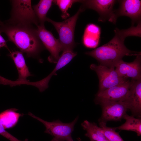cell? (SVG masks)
<instances>
[{
	"label": "cell",
	"mask_w": 141,
	"mask_h": 141,
	"mask_svg": "<svg viewBox=\"0 0 141 141\" xmlns=\"http://www.w3.org/2000/svg\"><path fill=\"white\" fill-rule=\"evenodd\" d=\"M131 81L127 80L124 83L98 92L95 96V103L101 101H127L130 92Z\"/></svg>",
	"instance_id": "cell-10"
},
{
	"label": "cell",
	"mask_w": 141,
	"mask_h": 141,
	"mask_svg": "<svg viewBox=\"0 0 141 141\" xmlns=\"http://www.w3.org/2000/svg\"><path fill=\"white\" fill-rule=\"evenodd\" d=\"M102 108V114L99 122L107 124L109 121H121L128 110V103L125 101H101L95 103Z\"/></svg>",
	"instance_id": "cell-7"
},
{
	"label": "cell",
	"mask_w": 141,
	"mask_h": 141,
	"mask_svg": "<svg viewBox=\"0 0 141 141\" xmlns=\"http://www.w3.org/2000/svg\"><path fill=\"white\" fill-rule=\"evenodd\" d=\"M101 28L96 24L89 23L86 26L82 38V42L85 47L95 48L100 42Z\"/></svg>",
	"instance_id": "cell-15"
},
{
	"label": "cell",
	"mask_w": 141,
	"mask_h": 141,
	"mask_svg": "<svg viewBox=\"0 0 141 141\" xmlns=\"http://www.w3.org/2000/svg\"><path fill=\"white\" fill-rule=\"evenodd\" d=\"M0 31L5 33L8 40L14 43L28 57L38 58L45 48L38 35L37 27L34 25L4 21L0 25Z\"/></svg>",
	"instance_id": "cell-2"
},
{
	"label": "cell",
	"mask_w": 141,
	"mask_h": 141,
	"mask_svg": "<svg viewBox=\"0 0 141 141\" xmlns=\"http://www.w3.org/2000/svg\"></svg>",
	"instance_id": "cell-26"
},
{
	"label": "cell",
	"mask_w": 141,
	"mask_h": 141,
	"mask_svg": "<svg viewBox=\"0 0 141 141\" xmlns=\"http://www.w3.org/2000/svg\"><path fill=\"white\" fill-rule=\"evenodd\" d=\"M29 115L42 122L45 126V133L49 134L53 137L51 141H72V134L74 126L78 121V117H77L70 122L64 123L59 120L48 122L36 116L31 112Z\"/></svg>",
	"instance_id": "cell-5"
},
{
	"label": "cell",
	"mask_w": 141,
	"mask_h": 141,
	"mask_svg": "<svg viewBox=\"0 0 141 141\" xmlns=\"http://www.w3.org/2000/svg\"><path fill=\"white\" fill-rule=\"evenodd\" d=\"M9 52V56L13 60L17 69L18 78L16 81H13L2 77L0 78V84L9 85L11 86L22 84L28 81L27 78L31 74L26 63L23 53L15 50L10 51Z\"/></svg>",
	"instance_id": "cell-11"
},
{
	"label": "cell",
	"mask_w": 141,
	"mask_h": 141,
	"mask_svg": "<svg viewBox=\"0 0 141 141\" xmlns=\"http://www.w3.org/2000/svg\"><path fill=\"white\" fill-rule=\"evenodd\" d=\"M83 130L86 131L85 136L90 141H109L103 133L101 128L94 122L84 121L81 124Z\"/></svg>",
	"instance_id": "cell-16"
},
{
	"label": "cell",
	"mask_w": 141,
	"mask_h": 141,
	"mask_svg": "<svg viewBox=\"0 0 141 141\" xmlns=\"http://www.w3.org/2000/svg\"><path fill=\"white\" fill-rule=\"evenodd\" d=\"M115 35L107 43L95 49L86 52L85 54L95 58L100 64L109 67H114L116 64L126 56H137L140 52L131 51L125 46V38L130 36L141 37V25L132 26L126 29L114 30Z\"/></svg>",
	"instance_id": "cell-1"
},
{
	"label": "cell",
	"mask_w": 141,
	"mask_h": 141,
	"mask_svg": "<svg viewBox=\"0 0 141 141\" xmlns=\"http://www.w3.org/2000/svg\"><path fill=\"white\" fill-rule=\"evenodd\" d=\"M54 4V0H40L37 4L32 6L39 25H44L47 13Z\"/></svg>",
	"instance_id": "cell-19"
},
{
	"label": "cell",
	"mask_w": 141,
	"mask_h": 141,
	"mask_svg": "<svg viewBox=\"0 0 141 141\" xmlns=\"http://www.w3.org/2000/svg\"><path fill=\"white\" fill-rule=\"evenodd\" d=\"M117 1L114 0H80L81 8L84 11L90 9L96 11L99 14L98 21L105 22L108 21L115 24L117 17L113 7Z\"/></svg>",
	"instance_id": "cell-6"
},
{
	"label": "cell",
	"mask_w": 141,
	"mask_h": 141,
	"mask_svg": "<svg viewBox=\"0 0 141 141\" xmlns=\"http://www.w3.org/2000/svg\"><path fill=\"white\" fill-rule=\"evenodd\" d=\"M77 53L73 51H66L63 52L60 57L56 64L51 73L47 77L41 80L32 83L33 85L38 88L42 92L47 89L48 84L51 77L56 74V72L68 63L77 55Z\"/></svg>",
	"instance_id": "cell-14"
},
{
	"label": "cell",
	"mask_w": 141,
	"mask_h": 141,
	"mask_svg": "<svg viewBox=\"0 0 141 141\" xmlns=\"http://www.w3.org/2000/svg\"><path fill=\"white\" fill-rule=\"evenodd\" d=\"M90 68L95 71L98 78V92L122 84L128 80L119 76L114 67H109L101 64H92L90 65Z\"/></svg>",
	"instance_id": "cell-8"
},
{
	"label": "cell",
	"mask_w": 141,
	"mask_h": 141,
	"mask_svg": "<svg viewBox=\"0 0 141 141\" xmlns=\"http://www.w3.org/2000/svg\"><path fill=\"white\" fill-rule=\"evenodd\" d=\"M18 110L16 108L9 109L0 113V122L5 129L14 127L17 123L20 118L23 116V114L16 112Z\"/></svg>",
	"instance_id": "cell-17"
},
{
	"label": "cell",
	"mask_w": 141,
	"mask_h": 141,
	"mask_svg": "<svg viewBox=\"0 0 141 141\" xmlns=\"http://www.w3.org/2000/svg\"><path fill=\"white\" fill-rule=\"evenodd\" d=\"M38 37L44 46L50 54L48 59L50 62L56 63L61 51L60 44L58 39L56 38L52 33L47 30L44 25H39L37 27Z\"/></svg>",
	"instance_id": "cell-9"
},
{
	"label": "cell",
	"mask_w": 141,
	"mask_h": 141,
	"mask_svg": "<svg viewBox=\"0 0 141 141\" xmlns=\"http://www.w3.org/2000/svg\"><path fill=\"white\" fill-rule=\"evenodd\" d=\"M123 119L125 120V122L118 127H114L115 130L132 131L136 133L138 136H141V119L136 118L126 113L124 116Z\"/></svg>",
	"instance_id": "cell-18"
},
{
	"label": "cell",
	"mask_w": 141,
	"mask_h": 141,
	"mask_svg": "<svg viewBox=\"0 0 141 141\" xmlns=\"http://www.w3.org/2000/svg\"><path fill=\"white\" fill-rule=\"evenodd\" d=\"M84 11L80 7L75 14L62 22H56L47 17L46 21L53 25L58 34L61 51H73L75 47L76 44L74 40L75 27L80 14Z\"/></svg>",
	"instance_id": "cell-3"
},
{
	"label": "cell",
	"mask_w": 141,
	"mask_h": 141,
	"mask_svg": "<svg viewBox=\"0 0 141 141\" xmlns=\"http://www.w3.org/2000/svg\"><path fill=\"white\" fill-rule=\"evenodd\" d=\"M136 62L135 60L131 62H127L122 60L119 61L115 66V70L120 77L130 78L136 71Z\"/></svg>",
	"instance_id": "cell-20"
},
{
	"label": "cell",
	"mask_w": 141,
	"mask_h": 141,
	"mask_svg": "<svg viewBox=\"0 0 141 141\" xmlns=\"http://www.w3.org/2000/svg\"><path fill=\"white\" fill-rule=\"evenodd\" d=\"M80 2L79 0H54V4L58 6L61 12L62 18L65 19L69 16V14L67 12L68 9L74 3Z\"/></svg>",
	"instance_id": "cell-22"
},
{
	"label": "cell",
	"mask_w": 141,
	"mask_h": 141,
	"mask_svg": "<svg viewBox=\"0 0 141 141\" xmlns=\"http://www.w3.org/2000/svg\"><path fill=\"white\" fill-rule=\"evenodd\" d=\"M11 9L10 18L5 21L12 24L33 25L37 27L39 22L30 0L10 1Z\"/></svg>",
	"instance_id": "cell-4"
},
{
	"label": "cell",
	"mask_w": 141,
	"mask_h": 141,
	"mask_svg": "<svg viewBox=\"0 0 141 141\" xmlns=\"http://www.w3.org/2000/svg\"><path fill=\"white\" fill-rule=\"evenodd\" d=\"M106 123L99 122V127L109 141H124L114 127H107Z\"/></svg>",
	"instance_id": "cell-21"
},
{
	"label": "cell",
	"mask_w": 141,
	"mask_h": 141,
	"mask_svg": "<svg viewBox=\"0 0 141 141\" xmlns=\"http://www.w3.org/2000/svg\"><path fill=\"white\" fill-rule=\"evenodd\" d=\"M1 33L0 31V48L4 47L9 50L7 44V41L5 40L2 36Z\"/></svg>",
	"instance_id": "cell-24"
},
{
	"label": "cell",
	"mask_w": 141,
	"mask_h": 141,
	"mask_svg": "<svg viewBox=\"0 0 141 141\" xmlns=\"http://www.w3.org/2000/svg\"><path fill=\"white\" fill-rule=\"evenodd\" d=\"M3 23V22H2L0 20V25H1Z\"/></svg>",
	"instance_id": "cell-25"
},
{
	"label": "cell",
	"mask_w": 141,
	"mask_h": 141,
	"mask_svg": "<svg viewBox=\"0 0 141 141\" xmlns=\"http://www.w3.org/2000/svg\"><path fill=\"white\" fill-rule=\"evenodd\" d=\"M0 134L10 141H28V139H26L24 140H21L18 139L6 131L0 122Z\"/></svg>",
	"instance_id": "cell-23"
},
{
	"label": "cell",
	"mask_w": 141,
	"mask_h": 141,
	"mask_svg": "<svg viewBox=\"0 0 141 141\" xmlns=\"http://www.w3.org/2000/svg\"><path fill=\"white\" fill-rule=\"evenodd\" d=\"M120 4L119 8L115 10L117 17L121 16H127L132 20V26L136 22H141V1L139 0L118 1Z\"/></svg>",
	"instance_id": "cell-12"
},
{
	"label": "cell",
	"mask_w": 141,
	"mask_h": 141,
	"mask_svg": "<svg viewBox=\"0 0 141 141\" xmlns=\"http://www.w3.org/2000/svg\"><path fill=\"white\" fill-rule=\"evenodd\" d=\"M128 109L134 116H141V79L131 80L128 99Z\"/></svg>",
	"instance_id": "cell-13"
}]
</instances>
